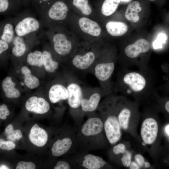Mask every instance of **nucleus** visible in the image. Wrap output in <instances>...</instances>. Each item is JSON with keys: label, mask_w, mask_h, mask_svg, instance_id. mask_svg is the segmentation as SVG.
<instances>
[{"label": "nucleus", "mask_w": 169, "mask_h": 169, "mask_svg": "<svg viewBox=\"0 0 169 169\" xmlns=\"http://www.w3.org/2000/svg\"><path fill=\"white\" fill-rule=\"evenodd\" d=\"M26 61L30 65L41 67L43 65L42 52L37 50L29 52L27 56Z\"/></svg>", "instance_id": "obj_30"}, {"label": "nucleus", "mask_w": 169, "mask_h": 169, "mask_svg": "<svg viewBox=\"0 0 169 169\" xmlns=\"http://www.w3.org/2000/svg\"><path fill=\"white\" fill-rule=\"evenodd\" d=\"M121 3L120 0H103L100 7L101 13L105 16L111 15L116 11Z\"/></svg>", "instance_id": "obj_27"}, {"label": "nucleus", "mask_w": 169, "mask_h": 169, "mask_svg": "<svg viewBox=\"0 0 169 169\" xmlns=\"http://www.w3.org/2000/svg\"><path fill=\"white\" fill-rule=\"evenodd\" d=\"M135 159L139 166L141 167L145 163V160L144 157L141 154H138L135 156Z\"/></svg>", "instance_id": "obj_40"}, {"label": "nucleus", "mask_w": 169, "mask_h": 169, "mask_svg": "<svg viewBox=\"0 0 169 169\" xmlns=\"http://www.w3.org/2000/svg\"><path fill=\"white\" fill-rule=\"evenodd\" d=\"M142 10L140 2L135 0L131 2L127 5L125 13V18L133 23L137 22L140 19L139 13Z\"/></svg>", "instance_id": "obj_21"}, {"label": "nucleus", "mask_w": 169, "mask_h": 169, "mask_svg": "<svg viewBox=\"0 0 169 169\" xmlns=\"http://www.w3.org/2000/svg\"><path fill=\"white\" fill-rule=\"evenodd\" d=\"M166 130L167 132L169 134V125L166 126Z\"/></svg>", "instance_id": "obj_48"}, {"label": "nucleus", "mask_w": 169, "mask_h": 169, "mask_svg": "<svg viewBox=\"0 0 169 169\" xmlns=\"http://www.w3.org/2000/svg\"><path fill=\"white\" fill-rule=\"evenodd\" d=\"M23 6L18 0H0V15H16Z\"/></svg>", "instance_id": "obj_18"}, {"label": "nucleus", "mask_w": 169, "mask_h": 169, "mask_svg": "<svg viewBox=\"0 0 169 169\" xmlns=\"http://www.w3.org/2000/svg\"><path fill=\"white\" fill-rule=\"evenodd\" d=\"M42 38L38 36L22 37L16 35L11 45L12 54L16 58L23 57L25 54L29 45L39 42Z\"/></svg>", "instance_id": "obj_6"}, {"label": "nucleus", "mask_w": 169, "mask_h": 169, "mask_svg": "<svg viewBox=\"0 0 169 169\" xmlns=\"http://www.w3.org/2000/svg\"><path fill=\"white\" fill-rule=\"evenodd\" d=\"M130 166V169H139L140 168V166L134 161L131 162Z\"/></svg>", "instance_id": "obj_43"}, {"label": "nucleus", "mask_w": 169, "mask_h": 169, "mask_svg": "<svg viewBox=\"0 0 169 169\" xmlns=\"http://www.w3.org/2000/svg\"><path fill=\"white\" fill-rule=\"evenodd\" d=\"M115 64L113 61H108L97 63L94 68V74L99 81L106 85L112 92L114 87L110 84V80L115 68Z\"/></svg>", "instance_id": "obj_5"}, {"label": "nucleus", "mask_w": 169, "mask_h": 169, "mask_svg": "<svg viewBox=\"0 0 169 169\" xmlns=\"http://www.w3.org/2000/svg\"><path fill=\"white\" fill-rule=\"evenodd\" d=\"M16 169H34L35 164L32 162L21 161L19 162L15 168Z\"/></svg>", "instance_id": "obj_34"}, {"label": "nucleus", "mask_w": 169, "mask_h": 169, "mask_svg": "<svg viewBox=\"0 0 169 169\" xmlns=\"http://www.w3.org/2000/svg\"><path fill=\"white\" fill-rule=\"evenodd\" d=\"M13 17L5 18L1 22L0 39L10 45L16 35Z\"/></svg>", "instance_id": "obj_11"}, {"label": "nucleus", "mask_w": 169, "mask_h": 169, "mask_svg": "<svg viewBox=\"0 0 169 169\" xmlns=\"http://www.w3.org/2000/svg\"><path fill=\"white\" fill-rule=\"evenodd\" d=\"M104 127V124L100 118L92 117L88 119L83 124L81 131L85 136H90L100 133Z\"/></svg>", "instance_id": "obj_14"}, {"label": "nucleus", "mask_w": 169, "mask_h": 169, "mask_svg": "<svg viewBox=\"0 0 169 169\" xmlns=\"http://www.w3.org/2000/svg\"><path fill=\"white\" fill-rule=\"evenodd\" d=\"M52 0H31V3L35 10L38 12L44 8Z\"/></svg>", "instance_id": "obj_31"}, {"label": "nucleus", "mask_w": 169, "mask_h": 169, "mask_svg": "<svg viewBox=\"0 0 169 169\" xmlns=\"http://www.w3.org/2000/svg\"><path fill=\"white\" fill-rule=\"evenodd\" d=\"M166 39V36L164 33H160L156 39L153 43V47L156 49L161 48L162 44L165 43Z\"/></svg>", "instance_id": "obj_32"}, {"label": "nucleus", "mask_w": 169, "mask_h": 169, "mask_svg": "<svg viewBox=\"0 0 169 169\" xmlns=\"http://www.w3.org/2000/svg\"><path fill=\"white\" fill-rule=\"evenodd\" d=\"M13 18L17 35L22 37L45 36L41 22L30 11H24Z\"/></svg>", "instance_id": "obj_3"}, {"label": "nucleus", "mask_w": 169, "mask_h": 169, "mask_svg": "<svg viewBox=\"0 0 169 169\" xmlns=\"http://www.w3.org/2000/svg\"><path fill=\"white\" fill-rule=\"evenodd\" d=\"M131 114V110L128 106H122L120 110L118 119L120 127L124 130H126L128 128L129 120Z\"/></svg>", "instance_id": "obj_29"}, {"label": "nucleus", "mask_w": 169, "mask_h": 169, "mask_svg": "<svg viewBox=\"0 0 169 169\" xmlns=\"http://www.w3.org/2000/svg\"><path fill=\"white\" fill-rule=\"evenodd\" d=\"M132 155L129 151L126 150L121 158V162L123 165L126 167H129L131 162Z\"/></svg>", "instance_id": "obj_35"}, {"label": "nucleus", "mask_w": 169, "mask_h": 169, "mask_svg": "<svg viewBox=\"0 0 169 169\" xmlns=\"http://www.w3.org/2000/svg\"><path fill=\"white\" fill-rule=\"evenodd\" d=\"M131 0H120L121 3H126L131 1Z\"/></svg>", "instance_id": "obj_47"}, {"label": "nucleus", "mask_w": 169, "mask_h": 169, "mask_svg": "<svg viewBox=\"0 0 169 169\" xmlns=\"http://www.w3.org/2000/svg\"><path fill=\"white\" fill-rule=\"evenodd\" d=\"M150 49L149 41L145 39L141 38L127 45L124 49V53L129 58L134 59L141 55L147 53Z\"/></svg>", "instance_id": "obj_9"}, {"label": "nucleus", "mask_w": 169, "mask_h": 169, "mask_svg": "<svg viewBox=\"0 0 169 169\" xmlns=\"http://www.w3.org/2000/svg\"><path fill=\"white\" fill-rule=\"evenodd\" d=\"M15 84L9 76L6 77L3 80L2 87L6 96L9 98H15L19 97L20 93L15 88Z\"/></svg>", "instance_id": "obj_24"}, {"label": "nucleus", "mask_w": 169, "mask_h": 169, "mask_svg": "<svg viewBox=\"0 0 169 169\" xmlns=\"http://www.w3.org/2000/svg\"><path fill=\"white\" fill-rule=\"evenodd\" d=\"M105 28L108 33L114 37L122 36L128 30L127 25L124 22L119 21H110L106 23Z\"/></svg>", "instance_id": "obj_20"}, {"label": "nucleus", "mask_w": 169, "mask_h": 169, "mask_svg": "<svg viewBox=\"0 0 169 169\" xmlns=\"http://www.w3.org/2000/svg\"><path fill=\"white\" fill-rule=\"evenodd\" d=\"M142 144L143 146H145L146 144V143H145L143 141L142 142Z\"/></svg>", "instance_id": "obj_49"}, {"label": "nucleus", "mask_w": 169, "mask_h": 169, "mask_svg": "<svg viewBox=\"0 0 169 169\" xmlns=\"http://www.w3.org/2000/svg\"><path fill=\"white\" fill-rule=\"evenodd\" d=\"M29 139L33 145L42 147L47 143L48 135L46 131L35 124L32 127L28 135Z\"/></svg>", "instance_id": "obj_16"}, {"label": "nucleus", "mask_w": 169, "mask_h": 169, "mask_svg": "<svg viewBox=\"0 0 169 169\" xmlns=\"http://www.w3.org/2000/svg\"><path fill=\"white\" fill-rule=\"evenodd\" d=\"M70 167L69 164L65 161H58L54 167V169H70Z\"/></svg>", "instance_id": "obj_39"}, {"label": "nucleus", "mask_w": 169, "mask_h": 169, "mask_svg": "<svg viewBox=\"0 0 169 169\" xmlns=\"http://www.w3.org/2000/svg\"><path fill=\"white\" fill-rule=\"evenodd\" d=\"M120 126L118 119L114 115L109 116L104 124V128L107 139L113 145L120 139L121 136Z\"/></svg>", "instance_id": "obj_7"}, {"label": "nucleus", "mask_w": 169, "mask_h": 169, "mask_svg": "<svg viewBox=\"0 0 169 169\" xmlns=\"http://www.w3.org/2000/svg\"><path fill=\"white\" fill-rule=\"evenodd\" d=\"M25 106L27 110L41 114L47 113L50 108L49 103L45 99L35 96L29 98Z\"/></svg>", "instance_id": "obj_13"}, {"label": "nucleus", "mask_w": 169, "mask_h": 169, "mask_svg": "<svg viewBox=\"0 0 169 169\" xmlns=\"http://www.w3.org/2000/svg\"><path fill=\"white\" fill-rule=\"evenodd\" d=\"M119 76L117 89L121 93L134 95H155L153 79L146 71L130 70L124 67Z\"/></svg>", "instance_id": "obj_1"}, {"label": "nucleus", "mask_w": 169, "mask_h": 169, "mask_svg": "<svg viewBox=\"0 0 169 169\" xmlns=\"http://www.w3.org/2000/svg\"><path fill=\"white\" fill-rule=\"evenodd\" d=\"M72 144V141L69 138L58 139L54 143L52 147V154L56 156L63 155L69 149Z\"/></svg>", "instance_id": "obj_22"}, {"label": "nucleus", "mask_w": 169, "mask_h": 169, "mask_svg": "<svg viewBox=\"0 0 169 169\" xmlns=\"http://www.w3.org/2000/svg\"><path fill=\"white\" fill-rule=\"evenodd\" d=\"M67 88L69 105L73 108H78L80 106L84 93L81 86L79 82H74L70 83Z\"/></svg>", "instance_id": "obj_10"}, {"label": "nucleus", "mask_w": 169, "mask_h": 169, "mask_svg": "<svg viewBox=\"0 0 169 169\" xmlns=\"http://www.w3.org/2000/svg\"><path fill=\"white\" fill-rule=\"evenodd\" d=\"M125 151V146L122 143H120L115 145L113 149V152L115 155L123 154Z\"/></svg>", "instance_id": "obj_38"}, {"label": "nucleus", "mask_w": 169, "mask_h": 169, "mask_svg": "<svg viewBox=\"0 0 169 169\" xmlns=\"http://www.w3.org/2000/svg\"><path fill=\"white\" fill-rule=\"evenodd\" d=\"M7 139L10 141H14L19 140L23 136L21 131L19 129L12 130L10 132L6 135Z\"/></svg>", "instance_id": "obj_33"}, {"label": "nucleus", "mask_w": 169, "mask_h": 169, "mask_svg": "<svg viewBox=\"0 0 169 169\" xmlns=\"http://www.w3.org/2000/svg\"><path fill=\"white\" fill-rule=\"evenodd\" d=\"M68 0H52L37 12L44 28L64 25L69 17L71 9Z\"/></svg>", "instance_id": "obj_2"}, {"label": "nucleus", "mask_w": 169, "mask_h": 169, "mask_svg": "<svg viewBox=\"0 0 169 169\" xmlns=\"http://www.w3.org/2000/svg\"><path fill=\"white\" fill-rule=\"evenodd\" d=\"M145 166L146 168H148L150 166V163L147 162H145Z\"/></svg>", "instance_id": "obj_46"}, {"label": "nucleus", "mask_w": 169, "mask_h": 169, "mask_svg": "<svg viewBox=\"0 0 169 169\" xmlns=\"http://www.w3.org/2000/svg\"><path fill=\"white\" fill-rule=\"evenodd\" d=\"M160 88L164 93H169V80L162 84Z\"/></svg>", "instance_id": "obj_42"}, {"label": "nucleus", "mask_w": 169, "mask_h": 169, "mask_svg": "<svg viewBox=\"0 0 169 169\" xmlns=\"http://www.w3.org/2000/svg\"><path fill=\"white\" fill-rule=\"evenodd\" d=\"M22 4L23 6H27L29 2L31 1V0H18Z\"/></svg>", "instance_id": "obj_44"}, {"label": "nucleus", "mask_w": 169, "mask_h": 169, "mask_svg": "<svg viewBox=\"0 0 169 169\" xmlns=\"http://www.w3.org/2000/svg\"><path fill=\"white\" fill-rule=\"evenodd\" d=\"M95 59V53L89 51L83 54H77L74 56L72 59V63L76 69L84 70L91 67Z\"/></svg>", "instance_id": "obj_12"}, {"label": "nucleus", "mask_w": 169, "mask_h": 169, "mask_svg": "<svg viewBox=\"0 0 169 169\" xmlns=\"http://www.w3.org/2000/svg\"><path fill=\"white\" fill-rule=\"evenodd\" d=\"M15 147V144L11 141L9 140L2 141H0V148L2 150H11L14 149Z\"/></svg>", "instance_id": "obj_36"}, {"label": "nucleus", "mask_w": 169, "mask_h": 169, "mask_svg": "<svg viewBox=\"0 0 169 169\" xmlns=\"http://www.w3.org/2000/svg\"><path fill=\"white\" fill-rule=\"evenodd\" d=\"M149 0L151 1H156V0Z\"/></svg>", "instance_id": "obj_50"}, {"label": "nucleus", "mask_w": 169, "mask_h": 169, "mask_svg": "<svg viewBox=\"0 0 169 169\" xmlns=\"http://www.w3.org/2000/svg\"><path fill=\"white\" fill-rule=\"evenodd\" d=\"M158 131V125L152 118L145 119L142 124L141 134V138L146 144H151L156 140Z\"/></svg>", "instance_id": "obj_8"}, {"label": "nucleus", "mask_w": 169, "mask_h": 169, "mask_svg": "<svg viewBox=\"0 0 169 169\" xmlns=\"http://www.w3.org/2000/svg\"><path fill=\"white\" fill-rule=\"evenodd\" d=\"M100 93L99 91L94 90L90 92L89 96L87 98L83 96L80 106L83 111L91 112L97 109L101 98Z\"/></svg>", "instance_id": "obj_15"}, {"label": "nucleus", "mask_w": 169, "mask_h": 169, "mask_svg": "<svg viewBox=\"0 0 169 169\" xmlns=\"http://www.w3.org/2000/svg\"><path fill=\"white\" fill-rule=\"evenodd\" d=\"M22 73L24 75V82L30 89L37 88L40 84L38 79L31 74L30 69L27 66H23L21 69Z\"/></svg>", "instance_id": "obj_28"}, {"label": "nucleus", "mask_w": 169, "mask_h": 169, "mask_svg": "<svg viewBox=\"0 0 169 169\" xmlns=\"http://www.w3.org/2000/svg\"><path fill=\"white\" fill-rule=\"evenodd\" d=\"M78 24L83 32L90 35L98 37L101 33V28L99 24L87 17H82L80 18L78 21Z\"/></svg>", "instance_id": "obj_17"}, {"label": "nucleus", "mask_w": 169, "mask_h": 169, "mask_svg": "<svg viewBox=\"0 0 169 169\" xmlns=\"http://www.w3.org/2000/svg\"><path fill=\"white\" fill-rule=\"evenodd\" d=\"M10 114V112L7 105L3 104L0 106V118L2 120H5L7 116Z\"/></svg>", "instance_id": "obj_37"}, {"label": "nucleus", "mask_w": 169, "mask_h": 169, "mask_svg": "<svg viewBox=\"0 0 169 169\" xmlns=\"http://www.w3.org/2000/svg\"><path fill=\"white\" fill-rule=\"evenodd\" d=\"M164 108L166 111L169 114V100H167L165 102Z\"/></svg>", "instance_id": "obj_45"}, {"label": "nucleus", "mask_w": 169, "mask_h": 169, "mask_svg": "<svg viewBox=\"0 0 169 169\" xmlns=\"http://www.w3.org/2000/svg\"><path fill=\"white\" fill-rule=\"evenodd\" d=\"M71 8L77 9L85 16L90 14L92 8L89 0H68Z\"/></svg>", "instance_id": "obj_26"}, {"label": "nucleus", "mask_w": 169, "mask_h": 169, "mask_svg": "<svg viewBox=\"0 0 169 169\" xmlns=\"http://www.w3.org/2000/svg\"><path fill=\"white\" fill-rule=\"evenodd\" d=\"M49 96L50 101L53 103L67 99L68 96L67 88L59 84H54L49 89Z\"/></svg>", "instance_id": "obj_19"}, {"label": "nucleus", "mask_w": 169, "mask_h": 169, "mask_svg": "<svg viewBox=\"0 0 169 169\" xmlns=\"http://www.w3.org/2000/svg\"><path fill=\"white\" fill-rule=\"evenodd\" d=\"M161 68L165 74L163 78L167 80L169 78V64L163 65Z\"/></svg>", "instance_id": "obj_41"}, {"label": "nucleus", "mask_w": 169, "mask_h": 169, "mask_svg": "<svg viewBox=\"0 0 169 169\" xmlns=\"http://www.w3.org/2000/svg\"><path fill=\"white\" fill-rule=\"evenodd\" d=\"M64 25L56 26L46 28L44 34L59 55L66 56L71 52L73 43Z\"/></svg>", "instance_id": "obj_4"}, {"label": "nucleus", "mask_w": 169, "mask_h": 169, "mask_svg": "<svg viewBox=\"0 0 169 169\" xmlns=\"http://www.w3.org/2000/svg\"><path fill=\"white\" fill-rule=\"evenodd\" d=\"M82 166L88 169H99L106 164L101 157L89 154L85 156Z\"/></svg>", "instance_id": "obj_23"}, {"label": "nucleus", "mask_w": 169, "mask_h": 169, "mask_svg": "<svg viewBox=\"0 0 169 169\" xmlns=\"http://www.w3.org/2000/svg\"><path fill=\"white\" fill-rule=\"evenodd\" d=\"M42 52L45 70L48 72H54L59 67L58 63L54 59L51 52L48 49H45Z\"/></svg>", "instance_id": "obj_25"}]
</instances>
